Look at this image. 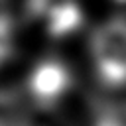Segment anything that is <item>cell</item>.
Here are the masks:
<instances>
[{"mask_svg": "<svg viewBox=\"0 0 126 126\" xmlns=\"http://www.w3.org/2000/svg\"><path fill=\"white\" fill-rule=\"evenodd\" d=\"M93 53L106 83H126V20L116 18L100 26L93 37Z\"/></svg>", "mask_w": 126, "mask_h": 126, "instance_id": "obj_1", "label": "cell"}, {"mask_svg": "<svg viewBox=\"0 0 126 126\" xmlns=\"http://www.w3.org/2000/svg\"><path fill=\"white\" fill-rule=\"evenodd\" d=\"M22 126H65V124L55 114H51L47 110H37L32 116H28Z\"/></svg>", "mask_w": 126, "mask_h": 126, "instance_id": "obj_4", "label": "cell"}, {"mask_svg": "<svg viewBox=\"0 0 126 126\" xmlns=\"http://www.w3.org/2000/svg\"><path fill=\"white\" fill-rule=\"evenodd\" d=\"M32 10L55 35L67 33L81 24V12L75 0H32Z\"/></svg>", "mask_w": 126, "mask_h": 126, "instance_id": "obj_2", "label": "cell"}, {"mask_svg": "<svg viewBox=\"0 0 126 126\" xmlns=\"http://www.w3.org/2000/svg\"><path fill=\"white\" fill-rule=\"evenodd\" d=\"M8 47H10V30H8V22L4 18H0V59H4L8 55Z\"/></svg>", "mask_w": 126, "mask_h": 126, "instance_id": "obj_5", "label": "cell"}, {"mask_svg": "<svg viewBox=\"0 0 126 126\" xmlns=\"http://www.w3.org/2000/svg\"><path fill=\"white\" fill-rule=\"evenodd\" d=\"M69 77L59 63H43L32 77V91L37 98L51 102L65 93Z\"/></svg>", "mask_w": 126, "mask_h": 126, "instance_id": "obj_3", "label": "cell"}]
</instances>
